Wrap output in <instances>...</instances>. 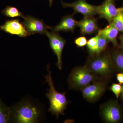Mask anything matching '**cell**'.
Returning <instances> with one entry per match:
<instances>
[{"label": "cell", "instance_id": "obj_1", "mask_svg": "<svg viewBox=\"0 0 123 123\" xmlns=\"http://www.w3.org/2000/svg\"><path fill=\"white\" fill-rule=\"evenodd\" d=\"M11 108L9 122L19 123H36L41 116L40 108L27 100L23 101Z\"/></svg>", "mask_w": 123, "mask_h": 123}, {"label": "cell", "instance_id": "obj_16", "mask_svg": "<svg viewBox=\"0 0 123 123\" xmlns=\"http://www.w3.org/2000/svg\"><path fill=\"white\" fill-rule=\"evenodd\" d=\"M3 15L8 17L14 18H23L25 16L21 12L19 11L16 7L12 6H7L2 11Z\"/></svg>", "mask_w": 123, "mask_h": 123}, {"label": "cell", "instance_id": "obj_23", "mask_svg": "<svg viewBox=\"0 0 123 123\" xmlns=\"http://www.w3.org/2000/svg\"><path fill=\"white\" fill-rule=\"evenodd\" d=\"M116 79L119 84H123V73H120L116 74Z\"/></svg>", "mask_w": 123, "mask_h": 123}, {"label": "cell", "instance_id": "obj_26", "mask_svg": "<svg viewBox=\"0 0 123 123\" xmlns=\"http://www.w3.org/2000/svg\"><path fill=\"white\" fill-rule=\"evenodd\" d=\"M49 6L50 7L52 6V3H53V0H49Z\"/></svg>", "mask_w": 123, "mask_h": 123}, {"label": "cell", "instance_id": "obj_21", "mask_svg": "<svg viewBox=\"0 0 123 123\" xmlns=\"http://www.w3.org/2000/svg\"><path fill=\"white\" fill-rule=\"evenodd\" d=\"M111 89L117 98H118L122 91V86L119 84L113 83L111 87Z\"/></svg>", "mask_w": 123, "mask_h": 123}, {"label": "cell", "instance_id": "obj_24", "mask_svg": "<svg viewBox=\"0 0 123 123\" xmlns=\"http://www.w3.org/2000/svg\"><path fill=\"white\" fill-rule=\"evenodd\" d=\"M119 39L121 43V48L123 50V35H120L119 37Z\"/></svg>", "mask_w": 123, "mask_h": 123}, {"label": "cell", "instance_id": "obj_8", "mask_svg": "<svg viewBox=\"0 0 123 123\" xmlns=\"http://www.w3.org/2000/svg\"><path fill=\"white\" fill-rule=\"evenodd\" d=\"M23 23L29 36L38 34L46 35L50 26H48L44 21L37 18L27 15L25 16Z\"/></svg>", "mask_w": 123, "mask_h": 123}, {"label": "cell", "instance_id": "obj_13", "mask_svg": "<svg viewBox=\"0 0 123 123\" xmlns=\"http://www.w3.org/2000/svg\"><path fill=\"white\" fill-rule=\"evenodd\" d=\"M82 35H91L98 30V25L96 18L93 16L84 17L78 22V26Z\"/></svg>", "mask_w": 123, "mask_h": 123}, {"label": "cell", "instance_id": "obj_3", "mask_svg": "<svg viewBox=\"0 0 123 123\" xmlns=\"http://www.w3.org/2000/svg\"><path fill=\"white\" fill-rule=\"evenodd\" d=\"M99 78H100L95 75L85 65L73 69L69 76L68 82L71 89L81 90L91 82L101 79Z\"/></svg>", "mask_w": 123, "mask_h": 123}, {"label": "cell", "instance_id": "obj_9", "mask_svg": "<svg viewBox=\"0 0 123 123\" xmlns=\"http://www.w3.org/2000/svg\"><path fill=\"white\" fill-rule=\"evenodd\" d=\"M121 11H123V7L117 8L114 0H105L102 5L97 7V13L99 17L106 19L110 23Z\"/></svg>", "mask_w": 123, "mask_h": 123}, {"label": "cell", "instance_id": "obj_7", "mask_svg": "<svg viewBox=\"0 0 123 123\" xmlns=\"http://www.w3.org/2000/svg\"><path fill=\"white\" fill-rule=\"evenodd\" d=\"M46 35L49 39L51 49L57 56L56 66L60 70H61L63 64L62 53L64 47L66 44V40L59 33L52 31L51 32L48 31Z\"/></svg>", "mask_w": 123, "mask_h": 123}, {"label": "cell", "instance_id": "obj_25", "mask_svg": "<svg viewBox=\"0 0 123 123\" xmlns=\"http://www.w3.org/2000/svg\"><path fill=\"white\" fill-rule=\"evenodd\" d=\"M120 96H121V99L123 100V84L122 85V91H121Z\"/></svg>", "mask_w": 123, "mask_h": 123}, {"label": "cell", "instance_id": "obj_5", "mask_svg": "<svg viewBox=\"0 0 123 123\" xmlns=\"http://www.w3.org/2000/svg\"><path fill=\"white\" fill-rule=\"evenodd\" d=\"M106 82L105 79H99L81 90L84 98L88 102H94L102 97L106 90Z\"/></svg>", "mask_w": 123, "mask_h": 123}, {"label": "cell", "instance_id": "obj_10", "mask_svg": "<svg viewBox=\"0 0 123 123\" xmlns=\"http://www.w3.org/2000/svg\"><path fill=\"white\" fill-rule=\"evenodd\" d=\"M62 4L64 8H70L75 11L74 14L80 13L84 17L94 16L97 14V6L88 3L86 0H77L75 2L68 4L61 1Z\"/></svg>", "mask_w": 123, "mask_h": 123}, {"label": "cell", "instance_id": "obj_2", "mask_svg": "<svg viewBox=\"0 0 123 123\" xmlns=\"http://www.w3.org/2000/svg\"><path fill=\"white\" fill-rule=\"evenodd\" d=\"M47 70L48 74L44 76V78L46 82L49 86V89H47L48 93L46 94L50 102V107L48 111L58 119L60 115H64L65 111L67 109V105L69 102L66 99V92L60 93L56 90L52 80L50 65L47 66Z\"/></svg>", "mask_w": 123, "mask_h": 123}, {"label": "cell", "instance_id": "obj_6", "mask_svg": "<svg viewBox=\"0 0 123 123\" xmlns=\"http://www.w3.org/2000/svg\"><path fill=\"white\" fill-rule=\"evenodd\" d=\"M100 114L103 121L107 123H118L122 118L119 106L116 102L113 101H109L101 106Z\"/></svg>", "mask_w": 123, "mask_h": 123}, {"label": "cell", "instance_id": "obj_19", "mask_svg": "<svg viewBox=\"0 0 123 123\" xmlns=\"http://www.w3.org/2000/svg\"><path fill=\"white\" fill-rule=\"evenodd\" d=\"M112 59L116 66L123 71V52H114L112 55Z\"/></svg>", "mask_w": 123, "mask_h": 123}, {"label": "cell", "instance_id": "obj_12", "mask_svg": "<svg viewBox=\"0 0 123 123\" xmlns=\"http://www.w3.org/2000/svg\"><path fill=\"white\" fill-rule=\"evenodd\" d=\"M74 15V14L64 16L59 24L54 27H50L49 29L54 32L64 31L74 33L75 29L78 26V22L75 20L73 17Z\"/></svg>", "mask_w": 123, "mask_h": 123}, {"label": "cell", "instance_id": "obj_18", "mask_svg": "<svg viewBox=\"0 0 123 123\" xmlns=\"http://www.w3.org/2000/svg\"><path fill=\"white\" fill-rule=\"evenodd\" d=\"M86 46L90 55H97L98 50L97 35L88 40Z\"/></svg>", "mask_w": 123, "mask_h": 123}, {"label": "cell", "instance_id": "obj_22", "mask_svg": "<svg viewBox=\"0 0 123 123\" xmlns=\"http://www.w3.org/2000/svg\"><path fill=\"white\" fill-rule=\"evenodd\" d=\"M87 43L88 40L84 36L79 37L75 40V43L78 47H83L86 45Z\"/></svg>", "mask_w": 123, "mask_h": 123}, {"label": "cell", "instance_id": "obj_11", "mask_svg": "<svg viewBox=\"0 0 123 123\" xmlns=\"http://www.w3.org/2000/svg\"><path fill=\"white\" fill-rule=\"evenodd\" d=\"M0 29L5 33L21 37H26L29 36L23 23L20 22L18 19L7 20L0 26Z\"/></svg>", "mask_w": 123, "mask_h": 123}, {"label": "cell", "instance_id": "obj_17", "mask_svg": "<svg viewBox=\"0 0 123 123\" xmlns=\"http://www.w3.org/2000/svg\"><path fill=\"white\" fill-rule=\"evenodd\" d=\"M97 35L98 45V50L97 55H98L105 51L106 49L108 44L109 42L103 35L99 33H98Z\"/></svg>", "mask_w": 123, "mask_h": 123}, {"label": "cell", "instance_id": "obj_14", "mask_svg": "<svg viewBox=\"0 0 123 123\" xmlns=\"http://www.w3.org/2000/svg\"><path fill=\"white\" fill-rule=\"evenodd\" d=\"M98 33L103 35L109 42H111L116 47L118 46L117 37L119 31L116 28L112 22L110 23L105 28L100 29Z\"/></svg>", "mask_w": 123, "mask_h": 123}, {"label": "cell", "instance_id": "obj_15", "mask_svg": "<svg viewBox=\"0 0 123 123\" xmlns=\"http://www.w3.org/2000/svg\"><path fill=\"white\" fill-rule=\"evenodd\" d=\"M10 115L11 108L6 105L0 97V123H9Z\"/></svg>", "mask_w": 123, "mask_h": 123}, {"label": "cell", "instance_id": "obj_20", "mask_svg": "<svg viewBox=\"0 0 123 123\" xmlns=\"http://www.w3.org/2000/svg\"><path fill=\"white\" fill-rule=\"evenodd\" d=\"M112 22L119 31L123 33V11L119 13Z\"/></svg>", "mask_w": 123, "mask_h": 123}, {"label": "cell", "instance_id": "obj_4", "mask_svg": "<svg viewBox=\"0 0 123 123\" xmlns=\"http://www.w3.org/2000/svg\"><path fill=\"white\" fill-rule=\"evenodd\" d=\"M104 52L90 55L86 65L95 75L105 79L112 72L113 65L112 59Z\"/></svg>", "mask_w": 123, "mask_h": 123}]
</instances>
